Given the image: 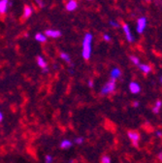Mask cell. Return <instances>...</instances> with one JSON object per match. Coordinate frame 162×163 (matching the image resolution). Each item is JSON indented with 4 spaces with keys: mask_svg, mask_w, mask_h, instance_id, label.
Wrapping results in <instances>:
<instances>
[{
    "mask_svg": "<svg viewBox=\"0 0 162 163\" xmlns=\"http://www.w3.org/2000/svg\"><path fill=\"white\" fill-rule=\"evenodd\" d=\"M87 85H89V87H93V86H93V85H94V84H93V81H92V80H89V82H87Z\"/></svg>",
    "mask_w": 162,
    "mask_h": 163,
    "instance_id": "cell-25",
    "label": "cell"
},
{
    "mask_svg": "<svg viewBox=\"0 0 162 163\" xmlns=\"http://www.w3.org/2000/svg\"><path fill=\"white\" fill-rule=\"evenodd\" d=\"M139 105H140V103H139L138 101H135L134 103H133V107H134V108H137V107H139Z\"/></svg>",
    "mask_w": 162,
    "mask_h": 163,
    "instance_id": "cell-26",
    "label": "cell"
},
{
    "mask_svg": "<svg viewBox=\"0 0 162 163\" xmlns=\"http://www.w3.org/2000/svg\"><path fill=\"white\" fill-rule=\"evenodd\" d=\"M101 163H111V158L109 156L104 155L102 158H101Z\"/></svg>",
    "mask_w": 162,
    "mask_h": 163,
    "instance_id": "cell-19",
    "label": "cell"
},
{
    "mask_svg": "<svg viewBox=\"0 0 162 163\" xmlns=\"http://www.w3.org/2000/svg\"><path fill=\"white\" fill-rule=\"evenodd\" d=\"M36 60H37V64L40 68H42V69L44 70V72H48V67H47V61L44 59L43 56H38L36 57Z\"/></svg>",
    "mask_w": 162,
    "mask_h": 163,
    "instance_id": "cell-7",
    "label": "cell"
},
{
    "mask_svg": "<svg viewBox=\"0 0 162 163\" xmlns=\"http://www.w3.org/2000/svg\"><path fill=\"white\" fill-rule=\"evenodd\" d=\"M92 34L87 32L85 34L83 40V48H82V54L85 60H89L91 56V45H92Z\"/></svg>",
    "mask_w": 162,
    "mask_h": 163,
    "instance_id": "cell-1",
    "label": "cell"
},
{
    "mask_svg": "<svg viewBox=\"0 0 162 163\" xmlns=\"http://www.w3.org/2000/svg\"><path fill=\"white\" fill-rule=\"evenodd\" d=\"M32 13H33V10H32V8L31 7H29V6H25L24 7V9H23V16H24V18H29L31 15H32Z\"/></svg>",
    "mask_w": 162,
    "mask_h": 163,
    "instance_id": "cell-14",
    "label": "cell"
},
{
    "mask_svg": "<svg viewBox=\"0 0 162 163\" xmlns=\"http://www.w3.org/2000/svg\"><path fill=\"white\" fill-rule=\"evenodd\" d=\"M138 67L140 68V70H141L142 72H143V73H146V74L150 73L151 70H152L151 66H150V65H147V64H142V63H141Z\"/></svg>",
    "mask_w": 162,
    "mask_h": 163,
    "instance_id": "cell-13",
    "label": "cell"
},
{
    "mask_svg": "<svg viewBox=\"0 0 162 163\" xmlns=\"http://www.w3.org/2000/svg\"><path fill=\"white\" fill-rule=\"evenodd\" d=\"M35 2L37 3V5L40 7V8H44L45 7V3L42 1V0H35Z\"/></svg>",
    "mask_w": 162,
    "mask_h": 163,
    "instance_id": "cell-23",
    "label": "cell"
},
{
    "mask_svg": "<svg viewBox=\"0 0 162 163\" xmlns=\"http://www.w3.org/2000/svg\"><path fill=\"white\" fill-rule=\"evenodd\" d=\"M60 57H61L65 62L67 63H71V57H70V54L66 53V52H61L60 53Z\"/></svg>",
    "mask_w": 162,
    "mask_h": 163,
    "instance_id": "cell-17",
    "label": "cell"
},
{
    "mask_svg": "<svg viewBox=\"0 0 162 163\" xmlns=\"http://www.w3.org/2000/svg\"><path fill=\"white\" fill-rule=\"evenodd\" d=\"M109 23H110V25L112 27H114V28H118V27H119V24L118 23V22H114V20H110Z\"/></svg>",
    "mask_w": 162,
    "mask_h": 163,
    "instance_id": "cell-21",
    "label": "cell"
},
{
    "mask_svg": "<svg viewBox=\"0 0 162 163\" xmlns=\"http://www.w3.org/2000/svg\"><path fill=\"white\" fill-rule=\"evenodd\" d=\"M123 29L124 31V34H125V37H126V40L128 41L129 43H132L134 41V37L132 35V32L129 28V25L126 24V23H123Z\"/></svg>",
    "mask_w": 162,
    "mask_h": 163,
    "instance_id": "cell-6",
    "label": "cell"
},
{
    "mask_svg": "<svg viewBox=\"0 0 162 163\" xmlns=\"http://www.w3.org/2000/svg\"><path fill=\"white\" fill-rule=\"evenodd\" d=\"M158 158H159L160 161H162V153H158Z\"/></svg>",
    "mask_w": 162,
    "mask_h": 163,
    "instance_id": "cell-29",
    "label": "cell"
},
{
    "mask_svg": "<svg viewBox=\"0 0 162 163\" xmlns=\"http://www.w3.org/2000/svg\"><path fill=\"white\" fill-rule=\"evenodd\" d=\"M127 136L128 138L130 139L132 145L135 147V148H139V143H140V134L137 132V131H128L127 132Z\"/></svg>",
    "mask_w": 162,
    "mask_h": 163,
    "instance_id": "cell-3",
    "label": "cell"
},
{
    "mask_svg": "<svg viewBox=\"0 0 162 163\" xmlns=\"http://www.w3.org/2000/svg\"><path fill=\"white\" fill-rule=\"evenodd\" d=\"M147 27V18L145 17H141L137 20V26H136V30L138 33H143L144 30Z\"/></svg>",
    "mask_w": 162,
    "mask_h": 163,
    "instance_id": "cell-4",
    "label": "cell"
},
{
    "mask_svg": "<svg viewBox=\"0 0 162 163\" xmlns=\"http://www.w3.org/2000/svg\"><path fill=\"white\" fill-rule=\"evenodd\" d=\"M129 90L134 94H137L141 91V86L136 82H131L129 84Z\"/></svg>",
    "mask_w": 162,
    "mask_h": 163,
    "instance_id": "cell-8",
    "label": "cell"
},
{
    "mask_svg": "<svg viewBox=\"0 0 162 163\" xmlns=\"http://www.w3.org/2000/svg\"><path fill=\"white\" fill-rule=\"evenodd\" d=\"M120 76H121V71L118 69V68H114V69L111 71V79L117 80Z\"/></svg>",
    "mask_w": 162,
    "mask_h": 163,
    "instance_id": "cell-11",
    "label": "cell"
},
{
    "mask_svg": "<svg viewBox=\"0 0 162 163\" xmlns=\"http://www.w3.org/2000/svg\"><path fill=\"white\" fill-rule=\"evenodd\" d=\"M45 35H46L47 37L56 39V38L61 37L62 33H61V31L56 30V29H48V30L45 31Z\"/></svg>",
    "mask_w": 162,
    "mask_h": 163,
    "instance_id": "cell-5",
    "label": "cell"
},
{
    "mask_svg": "<svg viewBox=\"0 0 162 163\" xmlns=\"http://www.w3.org/2000/svg\"><path fill=\"white\" fill-rule=\"evenodd\" d=\"M9 0H0V14H5L9 9Z\"/></svg>",
    "mask_w": 162,
    "mask_h": 163,
    "instance_id": "cell-10",
    "label": "cell"
},
{
    "mask_svg": "<svg viewBox=\"0 0 162 163\" xmlns=\"http://www.w3.org/2000/svg\"><path fill=\"white\" fill-rule=\"evenodd\" d=\"M130 60L133 62V64H135V65H137V66H139L141 63H140V59L137 57V56H130Z\"/></svg>",
    "mask_w": 162,
    "mask_h": 163,
    "instance_id": "cell-18",
    "label": "cell"
},
{
    "mask_svg": "<svg viewBox=\"0 0 162 163\" xmlns=\"http://www.w3.org/2000/svg\"><path fill=\"white\" fill-rule=\"evenodd\" d=\"M3 120V114L1 113V111H0V122H1Z\"/></svg>",
    "mask_w": 162,
    "mask_h": 163,
    "instance_id": "cell-28",
    "label": "cell"
},
{
    "mask_svg": "<svg viewBox=\"0 0 162 163\" xmlns=\"http://www.w3.org/2000/svg\"><path fill=\"white\" fill-rule=\"evenodd\" d=\"M147 1H150V0H147Z\"/></svg>",
    "mask_w": 162,
    "mask_h": 163,
    "instance_id": "cell-31",
    "label": "cell"
},
{
    "mask_svg": "<svg viewBox=\"0 0 162 163\" xmlns=\"http://www.w3.org/2000/svg\"><path fill=\"white\" fill-rule=\"evenodd\" d=\"M77 8H78V2L76 0H69L66 4V10L69 12L75 11Z\"/></svg>",
    "mask_w": 162,
    "mask_h": 163,
    "instance_id": "cell-9",
    "label": "cell"
},
{
    "mask_svg": "<svg viewBox=\"0 0 162 163\" xmlns=\"http://www.w3.org/2000/svg\"><path fill=\"white\" fill-rule=\"evenodd\" d=\"M155 134H156L157 137H162V132H161V131H159V130L155 132Z\"/></svg>",
    "mask_w": 162,
    "mask_h": 163,
    "instance_id": "cell-27",
    "label": "cell"
},
{
    "mask_svg": "<svg viewBox=\"0 0 162 163\" xmlns=\"http://www.w3.org/2000/svg\"><path fill=\"white\" fill-rule=\"evenodd\" d=\"M160 82H161V83H162V77L160 78Z\"/></svg>",
    "mask_w": 162,
    "mask_h": 163,
    "instance_id": "cell-30",
    "label": "cell"
},
{
    "mask_svg": "<svg viewBox=\"0 0 162 163\" xmlns=\"http://www.w3.org/2000/svg\"><path fill=\"white\" fill-rule=\"evenodd\" d=\"M52 157L50 154H48L45 158V163H52Z\"/></svg>",
    "mask_w": 162,
    "mask_h": 163,
    "instance_id": "cell-22",
    "label": "cell"
},
{
    "mask_svg": "<svg viewBox=\"0 0 162 163\" xmlns=\"http://www.w3.org/2000/svg\"><path fill=\"white\" fill-rule=\"evenodd\" d=\"M60 147L61 148H70L72 147V142L70 140H63L61 143H60Z\"/></svg>",
    "mask_w": 162,
    "mask_h": 163,
    "instance_id": "cell-15",
    "label": "cell"
},
{
    "mask_svg": "<svg viewBox=\"0 0 162 163\" xmlns=\"http://www.w3.org/2000/svg\"><path fill=\"white\" fill-rule=\"evenodd\" d=\"M74 143L77 144V145L83 144V143H84V138L83 137H77V138H75V140H74Z\"/></svg>",
    "mask_w": 162,
    "mask_h": 163,
    "instance_id": "cell-20",
    "label": "cell"
},
{
    "mask_svg": "<svg viewBox=\"0 0 162 163\" xmlns=\"http://www.w3.org/2000/svg\"><path fill=\"white\" fill-rule=\"evenodd\" d=\"M103 38H104L105 41H111V36L109 35V34H104Z\"/></svg>",
    "mask_w": 162,
    "mask_h": 163,
    "instance_id": "cell-24",
    "label": "cell"
},
{
    "mask_svg": "<svg viewBox=\"0 0 162 163\" xmlns=\"http://www.w3.org/2000/svg\"><path fill=\"white\" fill-rule=\"evenodd\" d=\"M47 37L45 34H43V33H36V35H35V40L36 41H38V42H40V43H45L46 41H47Z\"/></svg>",
    "mask_w": 162,
    "mask_h": 163,
    "instance_id": "cell-12",
    "label": "cell"
},
{
    "mask_svg": "<svg viewBox=\"0 0 162 163\" xmlns=\"http://www.w3.org/2000/svg\"><path fill=\"white\" fill-rule=\"evenodd\" d=\"M161 106H162V102H161L160 100H157L156 102H155V105H154L153 108H152V112H153L154 114H158L159 111H160Z\"/></svg>",
    "mask_w": 162,
    "mask_h": 163,
    "instance_id": "cell-16",
    "label": "cell"
},
{
    "mask_svg": "<svg viewBox=\"0 0 162 163\" xmlns=\"http://www.w3.org/2000/svg\"><path fill=\"white\" fill-rule=\"evenodd\" d=\"M114 90H116V80L111 79L108 81L104 85V86L102 87V90H101V94L102 95L109 94V93L114 91Z\"/></svg>",
    "mask_w": 162,
    "mask_h": 163,
    "instance_id": "cell-2",
    "label": "cell"
}]
</instances>
